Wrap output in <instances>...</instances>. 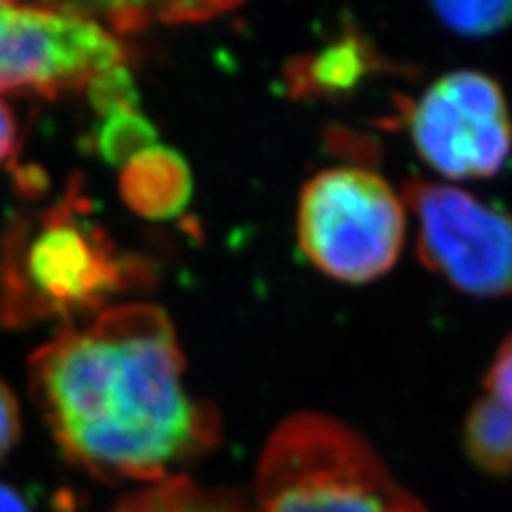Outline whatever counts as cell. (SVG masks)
Wrapping results in <instances>:
<instances>
[{"label":"cell","mask_w":512,"mask_h":512,"mask_svg":"<svg viewBox=\"0 0 512 512\" xmlns=\"http://www.w3.org/2000/svg\"><path fill=\"white\" fill-rule=\"evenodd\" d=\"M169 316L122 303L69 325L30 359V391L73 466L103 483H163L220 442L218 412L190 393Z\"/></svg>","instance_id":"1"},{"label":"cell","mask_w":512,"mask_h":512,"mask_svg":"<svg viewBox=\"0 0 512 512\" xmlns=\"http://www.w3.org/2000/svg\"><path fill=\"white\" fill-rule=\"evenodd\" d=\"M152 265L120 248L77 180L43 212L11 224L0 246V325L92 318L146 288Z\"/></svg>","instance_id":"2"},{"label":"cell","mask_w":512,"mask_h":512,"mask_svg":"<svg viewBox=\"0 0 512 512\" xmlns=\"http://www.w3.org/2000/svg\"><path fill=\"white\" fill-rule=\"evenodd\" d=\"M259 512H427L355 429L299 412L269 436L256 468Z\"/></svg>","instance_id":"3"},{"label":"cell","mask_w":512,"mask_h":512,"mask_svg":"<svg viewBox=\"0 0 512 512\" xmlns=\"http://www.w3.org/2000/svg\"><path fill=\"white\" fill-rule=\"evenodd\" d=\"M404 197L380 173L333 167L303 186L297 239L308 261L346 284L387 274L406 242Z\"/></svg>","instance_id":"4"},{"label":"cell","mask_w":512,"mask_h":512,"mask_svg":"<svg viewBox=\"0 0 512 512\" xmlns=\"http://www.w3.org/2000/svg\"><path fill=\"white\" fill-rule=\"evenodd\" d=\"M126 67V47L114 30L82 5H20L0 0V92L54 99L88 92Z\"/></svg>","instance_id":"5"},{"label":"cell","mask_w":512,"mask_h":512,"mask_svg":"<svg viewBox=\"0 0 512 512\" xmlns=\"http://www.w3.org/2000/svg\"><path fill=\"white\" fill-rule=\"evenodd\" d=\"M399 107L414 152L442 178H493L508 163L512 116L491 75L474 69L444 73Z\"/></svg>","instance_id":"6"},{"label":"cell","mask_w":512,"mask_h":512,"mask_svg":"<svg viewBox=\"0 0 512 512\" xmlns=\"http://www.w3.org/2000/svg\"><path fill=\"white\" fill-rule=\"evenodd\" d=\"M402 197L431 274L472 297H512V214L440 182L412 180Z\"/></svg>","instance_id":"7"},{"label":"cell","mask_w":512,"mask_h":512,"mask_svg":"<svg viewBox=\"0 0 512 512\" xmlns=\"http://www.w3.org/2000/svg\"><path fill=\"white\" fill-rule=\"evenodd\" d=\"M120 197L143 218L167 220L180 214L190 199V171L180 154L150 146L120 169Z\"/></svg>","instance_id":"8"},{"label":"cell","mask_w":512,"mask_h":512,"mask_svg":"<svg viewBox=\"0 0 512 512\" xmlns=\"http://www.w3.org/2000/svg\"><path fill=\"white\" fill-rule=\"evenodd\" d=\"M380 69H389L374 45L361 35H346L323 50L303 56L291 69V86L303 96H342Z\"/></svg>","instance_id":"9"},{"label":"cell","mask_w":512,"mask_h":512,"mask_svg":"<svg viewBox=\"0 0 512 512\" xmlns=\"http://www.w3.org/2000/svg\"><path fill=\"white\" fill-rule=\"evenodd\" d=\"M463 451L483 474L512 476V410L489 393L478 397L463 421Z\"/></svg>","instance_id":"10"},{"label":"cell","mask_w":512,"mask_h":512,"mask_svg":"<svg viewBox=\"0 0 512 512\" xmlns=\"http://www.w3.org/2000/svg\"><path fill=\"white\" fill-rule=\"evenodd\" d=\"M114 512H252L244 500L175 476L124 498Z\"/></svg>","instance_id":"11"},{"label":"cell","mask_w":512,"mask_h":512,"mask_svg":"<svg viewBox=\"0 0 512 512\" xmlns=\"http://www.w3.org/2000/svg\"><path fill=\"white\" fill-rule=\"evenodd\" d=\"M436 18L459 37H489L512 26L510 0L493 3H436Z\"/></svg>","instance_id":"12"},{"label":"cell","mask_w":512,"mask_h":512,"mask_svg":"<svg viewBox=\"0 0 512 512\" xmlns=\"http://www.w3.org/2000/svg\"><path fill=\"white\" fill-rule=\"evenodd\" d=\"M485 389L512 410V333L502 342L485 374Z\"/></svg>","instance_id":"13"},{"label":"cell","mask_w":512,"mask_h":512,"mask_svg":"<svg viewBox=\"0 0 512 512\" xmlns=\"http://www.w3.org/2000/svg\"><path fill=\"white\" fill-rule=\"evenodd\" d=\"M20 406L13 391L0 380V461H3L20 438Z\"/></svg>","instance_id":"14"},{"label":"cell","mask_w":512,"mask_h":512,"mask_svg":"<svg viewBox=\"0 0 512 512\" xmlns=\"http://www.w3.org/2000/svg\"><path fill=\"white\" fill-rule=\"evenodd\" d=\"M18 120H15L13 109L0 99V167L18 150Z\"/></svg>","instance_id":"15"},{"label":"cell","mask_w":512,"mask_h":512,"mask_svg":"<svg viewBox=\"0 0 512 512\" xmlns=\"http://www.w3.org/2000/svg\"><path fill=\"white\" fill-rule=\"evenodd\" d=\"M0 512H32V508L18 489L0 483Z\"/></svg>","instance_id":"16"}]
</instances>
